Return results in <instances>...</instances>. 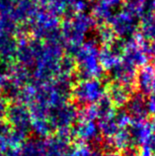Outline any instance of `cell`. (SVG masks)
<instances>
[{"mask_svg":"<svg viewBox=\"0 0 155 156\" xmlns=\"http://www.w3.org/2000/svg\"><path fill=\"white\" fill-rule=\"evenodd\" d=\"M72 137L76 141L90 144L91 142H96L100 138V130L96 122L91 119L80 117L71 129Z\"/></svg>","mask_w":155,"mask_h":156,"instance_id":"cell-1","label":"cell"},{"mask_svg":"<svg viewBox=\"0 0 155 156\" xmlns=\"http://www.w3.org/2000/svg\"><path fill=\"white\" fill-rule=\"evenodd\" d=\"M28 135L12 129L7 124L0 122V156L11 150L21 149Z\"/></svg>","mask_w":155,"mask_h":156,"instance_id":"cell-2","label":"cell"},{"mask_svg":"<svg viewBox=\"0 0 155 156\" xmlns=\"http://www.w3.org/2000/svg\"><path fill=\"white\" fill-rule=\"evenodd\" d=\"M7 125L12 129L28 135L31 130V116L25 109L14 107L6 115Z\"/></svg>","mask_w":155,"mask_h":156,"instance_id":"cell-3","label":"cell"},{"mask_svg":"<svg viewBox=\"0 0 155 156\" xmlns=\"http://www.w3.org/2000/svg\"><path fill=\"white\" fill-rule=\"evenodd\" d=\"M106 142L111 150L119 151L121 153L126 152L134 147L132 134L129 129H120L111 138L106 140Z\"/></svg>","mask_w":155,"mask_h":156,"instance_id":"cell-4","label":"cell"},{"mask_svg":"<svg viewBox=\"0 0 155 156\" xmlns=\"http://www.w3.org/2000/svg\"><path fill=\"white\" fill-rule=\"evenodd\" d=\"M21 153L22 156H46V141L41 138L27 139L22 146Z\"/></svg>","mask_w":155,"mask_h":156,"instance_id":"cell-5","label":"cell"},{"mask_svg":"<svg viewBox=\"0 0 155 156\" xmlns=\"http://www.w3.org/2000/svg\"><path fill=\"white\" fill-rule=\"evenodd\" d=\"M94 149L90 144L76 141L73 145H70L66 156H92Z\"/></svg>","mask_w":155,"mask_h":156,"instance_id":"cell-6","label":"cell"},{"mask_svg":"<svg viewBox=\"0 0 155 156\" xmlns=\"http://www.w3.org/2000/svg\"><path fill=\"white\" fill-rule=\"evenodd\" d=\"M125 156H141V155H140L139 152H138V150L132 148V149H130L129 151H126Z\"/></svg>","mask_w":155,"mask_h":156,"instance_id":"cell-7","label":"cell"},{"mask_svg":"<svg viewBox=\"0 0 155 156\" xmlns=\"http://www.w3.org/2000/svg\"><path fill=\"white\" fill-rule=\"evenodd\" d=\"M105 156H124L123 153L119 152V151H115V150H110L109 152L105 153Z\"/></svg>","mask_w":155,"mask_h":156,"instance_id":"cell-8","label":"cell"},{"mask_svg":"<svg viewBox=\"0 0 155 156\" xmlns=\"http://www.w3.org/2000/svg\"><path fill=\"white\" fill-rule=\"evenodd\" d=\"M92 156H105V152L100 149H94Z\"/></svg>","mask_w":155,"mask_h":156,"instance_id":"cell-9","label":"cell"},{"mask_svg":"<svg viewBox=\"0 0 155 156\" xmlns=\"http://www.w3.org/2000/svg\"><path fill=\"white\" fill-rule=\"evenodd\" d=\"M152 129H153V133H154V135H155V121L152 122Z\"/></svg>","mask_w":155,"mask_h":156,"instance_id":"cell-10","label":"cell"},{"mask_svg":"<svg viewBox=\"0 0 155 156\" xmlns=\"http://www.w3.org/2000/svg\"><path fill=\"white\" fill-rule=\"evenodd\" d=\"M154 156H155V155H154Z\"/></svg>","mask_w":155,"mask_h":156,"instance_id":"cell-11","label":"cell"}]
</instances>
